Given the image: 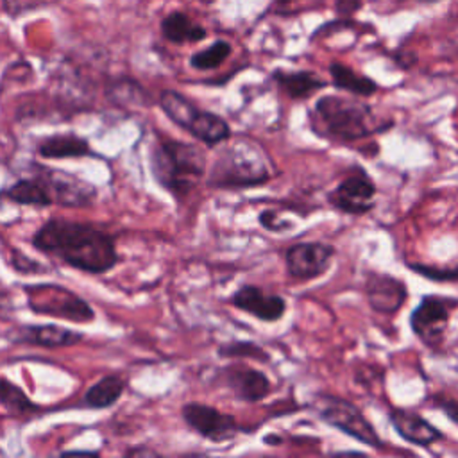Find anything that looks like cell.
I'll list each match as a JSON object with an SVG mask.
<instances>
[{
  "label": "cell",
  "instance_id": "27",
  "mask_svg": "<svg viewBox=\"0 0 458 458\" xmlns=\"http://www.w3.org/2000/svg\"><path fill=\"white\" fill-rule=\"evenodd\" d=\"M107 95L116 104H136V106H150V95L131 79L116 81L109 89Z\"/></svg>",
  "mask_w": 458,
  "mask_h": 458
},
{
  "label": "cell",
  "instance_id": "32",
  "mask_svg": "<svg viewBox=\"0 0 458 458\" xmlns=\"http://www.w3.org/2000/svg\"><path fill=\"white\" fill-rule=\"evenodd\" d=\"M125 454L127 456H141V454H150V456H156L157 453L154 451V449H147V447H143V445H140V447H132V449H127L125 451Z\"/></svg>",
  "mask_w": 458,
  "mask_h": 458
},
{
  "label": "cell",
  "instance_id": "16",
  "mask_svg": "<svg viewBox=\"0 0 458 458\" xmlns=\"http://www.w3.org/2000/svg\"><path fill=\"white\" fill-rule=\"evenodd\" d=\"M388 420L395 433L411 445L431 447L433 444L444 440V433L417 411L406 408H392L388 411Z\"/></svg>",
  "mask_w": 458,
  "mask_h": 458
},
{
  "label": "cell",
  "instance_id": "34",
  "mask_svg": "<svg viewBox=\"0 0 458 458\" xmlns=\"http://www.w3.org/2000/svg\"><path fill=\"white\" fill-rule=\"evenodd\" d=\"M64 454H97V451H66Z\"/></svg>",
  "mask_w": 458,
  "mask_h": 458
},
{
  "label": "cell",
  "instance_id": "15",
  "mask_svg": "<svg viewBox=\"0 0 458 458\" xmlns=\"http://www.w3.org/2000/svg\"><path fill=\"white\" fill-rule=\"evenodd\" d=\"M229 304L249 313L261 322H277L286 313V299L279 293H268L258 284H242L229 297Z\"/></svg>",
  "mask_w": 458,
  "mask_h": 458
},
{
  "label": "cell",
  "instance_id": "10",
  "mask_svg": "<svg viewBox=\"0 0 458 458\" xmlns=\"http://www.w3.org/2000/svg\"><path fill=\"white\" fill-rule=\"evenodd\" d=\"M181 417L193 433L215 444L233 440L242 431V426L231 413L220 411L211 404L186 403L181 408Z\"/></svg>",
  "mask_w": 458,
  "mask_h": 458
},
{
  "label": "cell",
  "instance_id": "11",
  "mask_svg": "<svg viewBox=\"0 0 458 458\" xmlns=\"http://www.w3.org/2000/svg\"><path fill=\"white\" fill-rule=\"evenodd\" d=\"M336 249L327 242H299L284 250L286 274L297 281H313L324 276L335 258Z\"/></svg>",
  "mask_w": 458,
  "mask_h": 458
},
{
  "label": "cell",
  "instance_id": "14",
  "mask_svg": "<svg viewBox=\"0 0 458 458\" xmlns=\"http://www.w3.org/2000/svg\"><path fill=\"white\" fill-rule=\"evenodd\" d=\"M36 172L48 186L54 204L66 206V208H84L93 204L97 197V190L93 184L72 175L64 170H54L47 166L34 165Z\"/></svg>",
  "mask_w": 458,
  "mask_h": 458
},
{
  "label": "cell",
  "instance_id": "22",
  "mask_svg": "<svg viewBox=\"0 0 458 458\" xmlns=\"http://www.w3.org/2000/svg\"><path fill=\"white\" fill-rule=\"evenodd\" d=\"M161 34L165 36V39L181 45V43L202 41L208 36V30L202 25L191 21V18L186 16L184 13L174 11L163 18Z\"/></svg>",
  "mask_w": 458,
  "mask_h": 458
},
{
  "label": "cell",
  "instance_id": "3",
  "mask_svg": "<svg viewBox=\"0 0 458 458\" xmlns=\"http://www.w3.org/2000/svg\"><path fill=\"white\" fill-rule=\"evenodd\" d=\"M276 174L277 170L261 145L236 140L218 150L208 170L206 184L216 190H249L263 186Z\"/></svg>",
  "mask_w": 458,
  "mask_h": 458
},
{
  "label": "cell",
  "instance_id": "35",
  "mask_svg": "<svg viewBox=\"0 0 458 458\" xmlns=\"http://www.w3.org/2000/svg\"><path fill=\"white\" fill-rule=\"evenodd\" d=\"M279 4H290V2H293V0H277Z\"/></svg>",
  "mask_w": 458,
  "mask_h": 458
},
{
  "label": "cell",
  "instance_id": "6",
  "mask_svg": "<svg viewBox=\"0 0 458 458\" xmlns=\"http://www.w3.org/2000/svg\"><path fill=\"white\" fill-rule=\"evenodd\" d=\"M310 406L315 415L327 426L352 437L354 440L365 444L370 449L385 447V442L374 429L372 422L354 403L331 394H315Z\"/></svg>",
  "mask_w": 458,
  "mask_h": 458
},
{
  "label": "cell",
  "instance_id": "25",
  "mask_svg": "<svg viewBox=\"0 0 458 458\" xmlns=\"http://www.w3.org/2000/svg\"><path fill=\"white\" fill-rule=\"evenodd\" d=\"M231 52H233V47L229 41L216 39L209 47L195 52L190 57V66L195 70H200V72L216 70L222 63H225V59L231 55Z\"/></svg>",
  "mask_w": 458,
  "mask_h": 458
},
{
  "label": "cell",
  "instance_id": "31",
  "mask_svg": "<svg viewBox=\"0 0 458 458\" xmlns=\"http://www.w3.org/2000/svg\"><path fill=\"white\" fill-rule=\"evenodd\" d=\"M333 4L340 18H352L363 7V0H333Z\"/></svg>",
  "mask_w": 458,
  "mask_h": 458
},
{
  "label": "cell",
  "instance_id": "4",
  "mask_svg": "<svg viewBox=\"0 0 458 458\" xmlns=\"http://www.w3.org/2000/svg\"><path fill=\"white\" fill-rule=\"evenodd\" d=\"M150 172L175 200H184L208 172V157L195 143L159 138L150 148Z\"/></svg>",
  "mask_w": 458,
  "mask_h": 458
},
{
  "label": "cell",
  "instance_id": "18",
  "mask_svg": "<svg viewBox=\"0 0 458 458\" xmlns=\"http://www.w3.org/2000/svg\"><path fill=\"white\" fill-rule=\"evenodd\" d=\"M272 81L277 84V88L292 100H308L317 91L324 89L327 82L310 70H274Z\"/></svg>",
  "mask_w": 458,
  "mask_h": 458
},
{
  "label": "cell",
  "instance_id": "28",
  "mask_svg": "<svg viewBox=\"0 0 458 458\" xmlns=\"http://www.w3.org/2000/svg\"><path fill=\"white\" fill-rule=\"evenodd\" d=\"M415 274L438 283H456L458 281V267H438V265H424V263H406Z\"/></svg>",
  "mask_w": 458,
  "mask_h": 458
},
{
  "label": "cell",
  "instance_id": "29",
  "mask_svg": "<svg viewBox=\"0 0 458 458\" xmlns=\"http://www.w3.org/2000/svg\"><path fill=\"white\" fill-rule=\"evenodd\" d=\"M258 222L263 229L270 231V233H283V231H288L293 224L290 220H283L281 215L274 209H265L258 215Z\"/></svg>",
  "mask_w": 458,
  "mask_h": 458
},
{
  "label": "cell",
  "instance_id": "5",
  "mask_svg": "<svg viewBox=\"0 0 458 458\" xmlns=\"http://www.w3.org/2000/svg\"><path fill=\"white\" fill-rule=\"evenodd\" d=\"M163 113L181 129L190 132L208 148H215L231 140V125L213 111L200 109L188 97L175 89H163L157 97Z\"/></svg>",
  "mask_w": 458,
  "mask_h": 458
},
{
  "label": "cell",
  "instance_id": "26",
  "mask_svg": "<svg viewBox=\"0 0 458 458\" xmlns=\"http://www.w3.org/2000/svg\"><path fill=\"white\" fill-rule=\"evenodd\" d=\"M216 354L220 358H247V360H256L259 363H268L270 354L256 342L250 340H236V342H225L216 347Z\"/></svg>",
  "mask_w": 458,
  "mask_h": 458
},
{
  "label": "cell",
  "instance_id": "36",
  "mask_svg": "<svg viewBox=\"0 0 458 458\" xmlns=\"http://www.w3.org/2000/svg\"><path fill=\"white\" fill-rule=\"evenodd\" d=\"M415 2H426L428 4V2H437V0H415Z\"/></svg>",
  "mask_w": 458,
  "mask_h": 458
},
{
  "label": "cell",
  "instance_id": "9",
  "mask_svg": "<svg viewBox=\"0 0 458 458\" xmlns=\"http://www.w3.org/2000/svg\"><path fill=\"white\" fill-rule=\"evenodd\" d=\"M376 193L377 186L372 177L361 166H352V172H349L331 191H327L326 200L331 208L344 215L361 216L374 209Z\"/></svg>",
  "mask_w": 458,
  "mask_h": 458
},
{
  "label": "cell",
  "instance_id": "24",
  "mask_svg": "<svg viewBox=\"0 0 458 458\" xmlns=\"http://www.w3.org/2000/svg\"><path fill=\"white\" fill-rule=\"evenodd\" d=\"M0 404L13 417H30L41 411L39 404H36L18 385L5 377H0Z\"/></svg>",
  "mask_w": 458,
  "mask_h": 458
},
{
  "label": "cell",
  "instance_id": "12",
  "mask_svg": "<svg viewBox=\"0 0 458 458\" xmlns=\"http://www.w3.org/2000/svg\"><path fill=\"white\" fill-rule=\"evenodd\" d=\"M222 385L242 403H259L274 392L268 376L245 363H229L220 369Z\"/></svg>",
  "mask_w": 458,
  "mask_h": 458
},
{
  "label": "cell",
  "instance_id": "13",
  "mask_svg": "<svg viewBox=\"0 0 458 458\" xmlns=\"http://www.w3.org/2000/svg\"><path fill=\"white\" fill-rule=\"evenodd\" d=\"M363 292L367 304L379 315H395L406 302L410 292L403 279L386 272H367Z\"/></svg>",
  "mask_w": 458,
  "mask_h": 458
},
{
  "label": "cell",
  "instance_id": "19",
  "mask_svg": "<svg viewBox=\"0 0 458 458\" xmlns=\"http://www.w3.org/2000/svg\"><path fill=\"white\" fill-rule=\"evenodd\" d=\"M36 152L39 157H45V159H66V157H86V156L102 157L91 148L86 138L70 134V132L54 134L39 140Z\"/></svg>",
  "mask_w": 458,
  "mask_h": 458
},
{
  "label": "cell",
  "instance_id": "7",
  "mask_svg": "<svg viewBox=\"0 0 458 458\" xmlns=\"http://www.w3.org/2000/svg\"><path fill=\"white\" fill-rule=\"evenodd\" d=\"M23 293L27 297L29 310L38 315L54 317L75 324H88L97 318L91 304L63 284H25Z\"/></svg>",
  "mask_w": 458,
  "mask_h": 458
},
{
  "label": "cell",
  "instance_id": "2",
  "mask_svg": "<svg viewBox=\"0 0 458 458\" xmlns=\"http://www.w3.org/2000/svg\"><path fill=\"white\" fill-rule=\"evenodd\" d=\"M394 123L390 118L379 120L367 102L342 95L320 97L310 113L311 131L335 145H347L386 132Z\"/></svg>",
  "mask_w": 458,
  "mask_h": 458
},
{
  "label": "cell",
  "instance_id": "21",
  "mask_svg": "<svg viewBox=\"0 0 458 458\" xmlns=\"http://www.w3.org/2000/svg\"><path fill=\"white\" fill-rule=\"evenodd\" d=\"M329 77H331V84L340 89V91H347L354 97H372L377 91V82L367 75L358 73L356 70H352L351 66L340 63V61H333L327 68Z\"/></svg>",
  "mask_w": 458,
  "mask_h": 458
},
{
  "label": "cell",
  "instance_id": "33",
  "mask_svg": "<svg viewBox=\"0 0 458 458\" xmlns=\"http://www.w3.org/2000/svg\"><path fill=\"white\" fill-rule=\"evenodd\" d=\"M263 440H265V444H268V445H272V442H276L274 445H279V444H281V437H277V435H267Z\"/></svg>",
  "mask_w": 458,
  "mask_h": 458
},
{
  "label": "cell",
  "instance_id": "20",
  "mask_svg": "<svg viewBox=\"0 0 458 458\" xmlns=\"http://www.w3.org/2000/svg\"><path fill=\"white\" fill-rule=\"evenodd\" d=\"M0 197L21 206L45 208L54 204V199L47 182L38 174H34L32 177H23L14 181L13 184H9L0 191Z\"/></svg>",
  "mask_w": 458,
  "mask_h": 458
},
{
  "label": "cell",
  "instance_id": "1",
  "mask_svg": "<svg viewBox=\"0 0 458 458\" xmlns=\"http://www.w3.org/2000/svg\"><path fill=\"white\" fill-rule=\"evenodd\" d=\"M30 243L39 252L86 274H106L120 261L114 238L88 222L50 218L36 229Z\"/></svg>",
  "mask_w": 458,
  "mask_h": 458
},
{
  "label": "cell",
  "instance_id": "17",
  "mask_svg": "<svg viewBox=\"0 0 458 458\" xmlns=\"http://www.w3.org/2000/svg\"><path fill=\"white\" fill-rule=\"evenodd\" d=\"M84 340V333L66 329L57 324H29L21 326L14 342L18 344H30L47 349L57 347H72Z\"/></svg>",
  "mask_w": 458,
  "mask_h": 458
},
{
  "label": "cell",
  "instance_id": "23",
  "mask_svg": "<svg viewBox=\"0 0 458 458\" xmlns=\"http://www.w3.org/2000/svg\"><path fill=\"white\" fill-rule=\"evenodd\" d=\"M125 381L116 374H107L93 383L84 394V404L93 410L113 406L123 394Z\"/></svg>",
  "mask_w": 458,
  "mask_h": 458
},
{
  "label": "cell",
  "instance_id": "30",
  "mask_svg": "<svg viewBox=\"0 0 458 458\" xmlns=\"http://www.w3.org/2000/svg\"><path fill=\"white\" fill-rule=\"evenodd\" d=\"M437 408H440L444 413H445V417L451 420V422H454V424H458V399H453V397H442V395H437L435 397V403H433Z\"/></svg>",
  "mask_w": 458,
  "mask_h": 458
},
{
  "label": "cell",
  "instance_id": "8",
  "mask_svg": "<svg viewBox=\"0 0 458 458\" xmlns=\"http://www.w3.org/2000/svg\"><path fill=\"white\" fill-rule=\"evenodd\" d=\"M458 308V297L428 293L410 313V329L428 349L437 351L444 344L453 311Z\"/></svg>",
  "mask_w": 458,
  "mask_h": 458
}]
</instances>
